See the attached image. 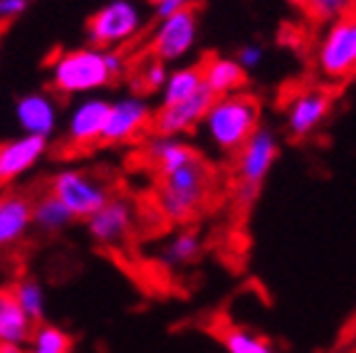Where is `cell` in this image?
I'll use <instances>...</instances> for the list:
<instances>
[{"mask_svg": "<svg viewBox=\"0 0 356 353\" xmlns=\"http://www.w3.org/2000/svg\"><path fill=\"white\" fill-rule=\"evenodd\" d=\"M262 55H265V52H262L260 44H245L243 50L238 52V57H235V60H238L240 67H243L245 72H248V69H255V67L260 65Z\"/></svg>", "mask_w": 356, "mask_h": 353, "instance_id": "83f0119b", "label": "cell"}, {"mask_svg": "<svg viewBox=\"0 0 356 353\" xmlns=\"http://www.w3.org/2000/svg\"><path fill=\"white\" fill-rule=\"evenodd\" d=\"M70 346H72V341L60 326L42 321L33 329V336L28 341V353H70Z\"/></svg>", "mask_w": 356, "mask_h": 353, "instance_id": "cb8c5ba5", "label": "cell"}, {"mask_svg": "<svg viewBox=\"0 0 356 353\" xmlns=\"http://www.w3.org/2000/svg\"><path fill=\"white\" fill-rule=\"evenodd\" d=\"M106 111H109V99H104L99 94H84L82 99L74 101L65 119L67 144L74 149L97 144L102 138V131H104Z\"/></svg>", "mask_w": 356, "mask_h": 353, "instance_id": "8fae6325", "label": "cell"}, {"mask_svg": "<svg viewBox=\"0 0 356 353\" xmlns=\"http://www.w3.org/2000/svg\"><path fill=\"white\" fill-rule=\"evenodd\" d=\"M33 230V200L25 190L0 193V252L15 247Z\"/></svg>", "mask_w": 356, "mask_h": 353, "instance_id": "9a60e30c", "label": "cell"}, {"mask_svg": "<svg viewBox=\"0 0 356 353\" xmlns=\"http://www.w3.org/2000/svg\"><path fill=\"white\" fill-rule=\"evenodd\" d=\"M317 67L329 79H346L356 72V10L329 22L317 44Z\"/></svg>", "mask_w": 356, "mask_h": 353, "instance_id": "8992f818", "label": "cell"}, {"mask_svg": "<svg viewBox=\"0 0 356 353\" xmlns=\"http://www.w3.org/2000/svg\"><path fill=\"white\" fill-rule=\"evenodd\" d=\"M354 10H356V0H354Z\"/></svg>", "mask_w": 356, "mask_h": 353, "instance_id": "836d02e7", "label": "cell"}, {"mask_svg": "<svg viewBox=\"0 0 356 353\" xmlns=\"http://www.w3.org/2000/svg\"><path fill=\"white\" fill-rule=\"evenodd\" d=\"M195 42H198V13L193 6H188L173 15L159 17L156 28L151 30L146 50L151 57L168 65V62L184 60L195 47Z\"/></svg>", "mask_w": 356, "mask_h": 353, "instance_id": "52a82bcc", "label": "cell"}, {"mask_svg": "<svg viewBox=\"0 0 356 353\" xmlns=\"http://www.w3.org/2000/svg\"><path fill=\"white\" fill-rule=\"evenodd\" d=\"M307 15L317 22H334L354 10V0H305Z\"/></svg>", "mask_w": 356, "mask_h": 353, "instance_id": "484cf974", "label": "cell"}, {"mask_svg": "<svg viewBox=\"0 0 356 353\" xmlns=\"http://www.w3.org/2000/svg\"><path fill=\"white\" fill-rule=\"evenodd\" d=\"M329 114V97L317 89H307V92L295 94L287 104L284 124L287 131L297 138H305L314 133Z\"/></svg>", "mask_w": 356, "mask_h": 353, "instance_id": "2e32d148", "label": "cell"}, {"mask_svg": "<svg viewBox=\"0 0 356 353\" xmlns=\"http://www.w3.org/2000/svg\"><path fill=\"white\" fill-rule=\"evenodd\" d=\"M159 178H161L159 208L173 222H184L193 217L200 210V205L206 203L213 186L211 166L198 154L191 161H186L184 166L173 168L171 173Z\"/></svg>", "mask_w": 356, "mask_h": 353, "instance_id": "3957f363", "label": "cell"}, {"mask_svg": "<svg viewBox=\"0 0 356 353\" xmlns=\"http://www.w3.org/2000/svg\"><path fill=\"white\" fill-rule=\"evenodd\" d=\"M144 3H146V6H151V8H156L159 3H163V0H144Z\"/></svg>", "mask_w": 356, "mask_h": 353, "instance_id": "1f68e13d", "label": "cell"}, {"mask_svg": "<svg viewBox=\"0 0 356 353\" xmlns=\"http://www.w3.org/2000/svg\"><path fill=\"white\" fill-rule=\"evenodd\" d=\"M188 6H193V0H163V3H159V6L154 8L156 20H159V17L173 15V13L184 10V8H188Z\"/></svg>", "mask_w": 356, "mask_h": 353, "instance_id": "f546056e", "label": "cell"}, {"mask_svg": "<svg viewBox=\"0 0 356 353\" xmlns=\"http://www.w3.org/2000/svg\"><path fill=\"white\" fill-rule=\"evenodd\" d=\"M28 10V0H0V20H15Z\"/></svg>", "mask_w": 356, "mask_h": 353, "instance_id": "f1b7e54d", "label": "cell"}, {"mask_svg": "<svg viewBox=\"0 0 356 353\" xmlns=\"http://www.w3.org/2000/svg\"><path fill=\"white\" fill-rule=\"evenodd\" d=\"M87 232L89 238L97 245L104 247H119L127 243V238L131 235L134 222H136V210H134L131 200L111 195L97 213L87 217Z\"/></svg>", "mask_w": 356, "mask_h": 353, "instance_id": "30bf717a", "label": "cell"}, {"mask_svg": "<svg viewBox=\"0 0 356 353\" xmlns=\"http://www.w3.org/2000/svg\"><path fill=\"white\" fill-rule=\"evenodd\" d=\"M15 122L22 133L50 138L60 126V106L50 92L22 94L15 101Z\"/></svg>", "mask_w": 356, "mask_h": 353, "instance_id": "5bb4252c", "label": "cell"}, {"mask_svg": "<svg viewBox=\"0 0 356 353\" xmlns=\"http://www.w3.org/2000/svg\"><path fill=\"white\" fill-rule=\"evenodd\" d=\"M35 324L25 316L10 289H0V341L28 343Z\"/></svg>", "mask_w": 356, "mask_h": 353, "instance_id": "d6986e66", "label": "cell"}, {"mask_svg": "<svg viewBox=\"0 0 356 353\" xmlns=\"http://www.w3.org/2000/svg\"><path fill=\"white\" fill-rule=\"evenodd\" d=\"M50 193L72 213L74 220H87L111 198V186L84 168H62L52 176Z\"/></svg>", "mask_w": 356, "mask_h": 353, "instance_id": "5b68a950", "label": "cell"}, {"mask_svg": "<svg viewBox=\"0 0 356 353\" xmlns=\"http://www.w3.org/2000/svg\"><path fill=\"white\" fill-rule=\"evenodd\" d=\"M200 133L218 154H235L260 129V104L243 92L213 97L200 119Z\"/></svg>", "mask_w": 356, "mask_h": 353, "instance_id": "7a4b0ae2", "label": "cell"}, {"mask_svg": "<svg viewBox=\"0 0 356 353\" xmlns=\"http://www.w3.org/2000/svg\"><path fill=\"white\" fill-rule=\"evenodd\" d=\"M72 213L47 190L38 200H33V227L42 235H57L72 225Z\"/></svg>", "mask_w": 356, "mask_h": 353, "instance_id": "ffe728a7", "label": "cell"}, {"mask_svg": "<svg viewBox=\"0 0 356 353\" xmlns=\"http://www.w3.org/2000/svg\"><path fill=\"white\" fill-rule=\"evenodd\" d=\"M222 346L228 353H275V348L270 346V341H265L257 334L248 331L243 326H233L222 331Z\"/></svg>", "mask_w": 356, "mask_h": 353, "instance_id": "d4e9b609", "label": "cell"}, {"mask_svg": "<svg viewBox=\"0 0 356 353\" xmlns=\"http://www.w3.org/2000/svg\"><path fill=\"white\" fill-rule=\"evenodd\" d=\"M238 181H240V200H250L257 188L273 171L275 161L280 156V144L270 129H257L238 151Z\"/></svg>", "mask_w": 356, "mask_h": 353, "instance_id": "ba28073f", "label": "cell"}, {"mask_svg": "<svg viewBox=\"0 0 356 353\" xmlns=\"http://www.w3.org/2000/svg\"><path fill=\"white\" fill-rule=\"evenodd\" d=\"M200 74H203V87L213 97L240 92L245 84V69L233 57H211L206 65L200 67Z\"/></svg>", "mask_w": 356, "mask_h": 353, "instance_id": "ac0fdd59", "label": "cell"}, {"mask_svg": "<svg viewBox=\"0 0 356 353\" xmlns=\"http://www.w3.org/2000/svg\"><path fill=\"white\" fill-rule=\"evenodd\" d=\"M127 74V57L119 50L79 47L55 57L50 65V87L62 97H84L104 89Z\"/></svg>", "mask_w": 356, "mask_h": 353, "instance_id": "6da1fadb", "label": "cell"}, {"mask_svg": "<svg viewBox=\"0 0 356 353\" xmlns=\"http://www.w3.org/2000/svg\"><path fill=\"white\" fill-rule=\"evenodd\" d=\"M203 249V243L195 232L184 230V232H176L166 243L159 247V262L163 267H171V270H178V267H186L195 260Z\"/></svg>", "mask_w": 356, "mask_h": 353, "instance_id": "44dd1931", "label": "cell"}, {"mask_svg": "<svg viewBox=\"0 0 356 353\" xmlns=\"http://www.w3.org/2000/svg\"><path fill=\"white\" fill-rule=\"evenodd\" d=\"M10 292L15 302L20 304V309L25 311V316L33 324H42L44 314H47V294H44L42 284L35 277H22Z\"/></svg>", "mask_w": 356, "mask_h": 353, "instance_id": "603a6c76", "label": "cell"}, {"mask_svg": "<svg viewBox=\"0 0 356 353\" xmlns=\"http://www.w3.org/2000/svg\"><path fill=\"white\" fill-rule=\"evenodd\" d=\"M287 3H292V6H305V0H287Z\"/></svg>", "mask_w": 356, "mask_h": 353, "instance_id": "d6a6232c", "label": "cell"}, {"mask_svg": "<svg viewBox=\"0 0 356 353\" xmlns=\"http://www.w3.org/2000/svg\"><path fill=\"white\" fill-rule=\"evenodd\" d=\"M166 77H168L166 62L149 57V60L139 67V82H136V87L144 89V92H161Z\"/></svg>", "mask_w": 356, "mask_h": 353, "instance_id": "4316f807", "label": "cell"}, {"mask_svg": "<svg viewBox=\"0 0 356 353\" xmlns=\"http://www.w3.org/2000/svg\"><path fill=\"white\" fill-rule=\"evenodd\" d=\"M195 156L193 146H188L181 136H163L154 133L144 144V158L159 176H166L173 168L184 166Z\"/></svg>", "mask_w": 356, "mask_h": 353, "instance_id": "e0dca14e", "label": "cell"}, {"mask_svg": "<svg viewBox=\"0 0 356 353\" xmlns=\"http://www.w3.org/2000/svg\"><path fill=\"white\" fill-rule=\"evenodd\" d=\"M0 353H28L25 343H8V341H0Z\"/></svg>", "mask_w": 356, "mask_h": 353, "instance_id": "4dcf8cb0", "label": "cell"}, {"mask_svg": "<svg viewBox=\"0 0 356 353\" xmlns=\"http://www.w3.org/2000/svg\"><path fill=\"white\" fill-rule=\"evenodd\" d=\"M151 124V106L141 94H124L109 101L102 138L104 144H129L139 138Z\"/></svg>", "mask_w": 356, "mask_h": 353, "instance_id": "9c48e42d", "label": "cell"}, {"mask_svg": "<svg viewBox=\"0 0 356 353\" xmlns=\"http://www.w3.org/2000/svg\"><path fill=\"white\" fill-rule=\"evenodd\" d=\"M213 101V94L206 87H200L193 97L181 101L166 104L151 116V126L154 133H163V136H184V133L193 131L200 124L203 114H206L208 104Z\"/></svg>", "mask_w": 356, "mask_h": 353, "instance_id": "4fadbf2b", "label": "cell"}, {"mask_svg": "<svg viewBox=\"0 0 356 353\" xmlns=\"http://www.w3.org/2000/svg\"><path fill=\"white\" fill-rule=\"evenodd\" d=\"M47 146H50V138L33 136V133H20L0 141V188L13 186L25 173L33 171L47 156Z\"/></svg>", "mask_w": 356, "mask_h": 353, "instance_id": "7c38bea8", "label": "cell"}, {"mask_svg": "<svg viewBox=\"0 0 356 353\" xmlns=\"http://www.w3.org/2000/svg\"><path fill=\"white\" fill-rule=\"evenodd\" d=\"M146 25L141 0H111L87 20V42L92 47L119 50L139 38Z\"/></svg>", "mask_w": 356, "mask_h": 353, "instance_id": "277c9868", "label": "cell"}, {"mask_svg": "<svg viewBox=\"0 0 356 353\" xmlns=\"http://www.w3.org/2000/svg\"><path fill=\"white\" fill-rule=\"evenodd\" d=\"M200 87H203L200 67H178V69L168 72L166 82H163V87H161V106L188 99Z\"/></svg>", "mask_w": 356, "mask_h": 353, "instance_id": "7402d4cb", "label": "cell"}]
</instances>
